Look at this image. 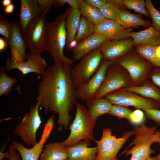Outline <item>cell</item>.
<instances>
[{"mask_svg":"<svg viewBox=\"0 0 160 160\" xmlns=\"http://www.w3.org/2000/svg\"><path fill=\"white\" fill-rule=\"evenodd\" d=\"M149 78L154 84L160 88V67H155L152 70Z\"/></svg>","mask_w":160,"mask_h":160,"instance_id":"f35d334b","label":"cell"},{"mask_svg":"<svg viewBox=\"0 0 160 160\" xmlns=\"http://www.w3.org/2000/svg\"><path fill=\"white\" fill-rule=\"evenodd\" d=\"M116 21L127 28H137L139 26L149 27L152 25L150 21L143 19L140 14L132 13L122 9Z\"/></svg>","mask_w":160,"mask_h":160,"instance_id":"603a6c76","label":"cell"},{"mask_svg":"<svg viewBox=\"0 0 160 160\" xmlns=\"http://www.w3.org/2000/svg\"><path fill=\"white\" fill-rule=\"evenodd\" d=\"M54 124V119L49 118L45 124L40 140L30 148H26L22 143L16 141L12 142L11 145L19 153L22 160H39L43 152L44 145L50 135Z\"/></svg>","mask_w":160,"mask_h":160,"instance_id":"7c38bea8","label":"cell"},{"mask_svg":"<svg viewBox=\"0 0 160 160\" xmlns=\"http://www.w3.org/2000/svg\"><path fill=\"white\" fill-rule=\"evenodd\" d=\"M81 0H64L65 4H68L71 9L80 10Z\"/></svg>","mask_w":160,"mask_h":160,"instance_id":"b9f144b4","label":"cell"},{"mask_svg":"<svg viewBox=\"0 0 160 160\" xmlns=\"http://www.w3.org/2000/svg\"><path fill=\"white\" fill-rule=\"evenodd\" d=\"M76 112L68 129L70 134L61 144L66 147L73 146L81 141H90L93 139L94 130L97 120L91 117L88 110L77 102L75 104Z\"/></svg>","mask_w":160,"mask_h":160,"instance_id":"277c9868","label":"cell"},{"mask_svg":"<svg viewBox=\"0 0 160 160\" xmlns=\"http://www.w3.org/2000/svg\"><path fill=\"white\" fill-rule=\"evenodd\" d=\"M115 2L121 8L124 7L133 9L136 12L150 18L145 7V1L143 0H116Z\"/></svg>","mask_w":160,"mask_h":160,"instance_id":"f1b7e54d","label":"cell"},{"mask_svg":"<svg viewBox=\"0 0 160 160\" xmlns=\"http://www.w3.org/2000/svg\"><path fill=\"white\" fill-rule=\"evenodd\" d=\"M27 60L22 63L14 61L11 58H8L6 63V68L7 72L13 69H17L20 71L23 75L30 73H37L39 76L46 70L47 64L40 54L28 53L26 55Z\"/></svg>","mask_w":160,"mask_h":160,"instance_id":"5bb4252c","label":"cell"},{"mask_svg":"<svg viewBox=\"0 0 160 160\" xmlns=\"http://www.w3.org/2000/svg\"><path fill=\"white\" fill-rule=\"evenodd\" d=\"M132 85L131 79L127 71L114 62L108 67L100 87L92 99L104 97L110 93Z\"/></svg>","mask_w":160,"mask_h":160,"instance_id":"52a82bcc","label":"cell"},{"mask_svg":"<svg viewBox=\"0 0 160 160\" xmlns=\"http://www.w3.org/2000/svg\"><path fill=\"white\" fill-rule=\"evenodd\" d=\"M131 37L121 40H108L99 48L103 58L114 61L131 50L133 47Z\"/></svg>","mask_w":160,"mask_h":160,"instance_id":"9a60e30c","label":"cell"},{"mask_svg":"<svg viewBox=\"0 0 160 160\" xmlns=\"http://www.w3.org/2000/svg\"><path fill=\"white\" fill-rule=\"evenodd\" d=\"M11 51V58L14 61L22 63L26 59V45L21 32L20 23L12 21V33L9 42Z\"/></svg>","mask_w":160,"mask_h":160,"instance_id":"e0dca14e","label":"cell"},{"mask_svg":"<svg viewBox=\"0 0 160 160\" xmlns=\"http://www.w3.org/2000/svg\"><path fill=\"white\" fill-rule=\"evenodd\" d=\"M9 150L6 152L0 153V160H2L5 158H9Z\"/></svg>","mask_w":160,"mask_h":160,"instance_id":"bcb514c9","label":"cell"},{"mask_svg":"<svg viewBox=\"0 0 160 160\" xmlns=\"http://www.w3.org/2000/svg\"><path fill=\"white\" fill-rule=\"evenodd\" d=\"M132 28L124 27L116 21L104 19L100 24L94 25V33L109 40H121L129 38Z\"/></svg>","mask_w":160,"mask_h":160,"instance_id":"2e32d148","label":"cell"},{"mask_svg":"<svg viewBox=\"0 0 160 160\" xmlns=\"http://www.w3.org/2000/svg\"><path fill=\"white\" fill-rule=\"evenodd\" d=\"M103 134L100 140H95L97 150L96 160H116L119 151L130 136L133 134V131L124 132L120 138L112 135L111 128L103 129Z\"/></svg>","mask_w":160,"mask_h":160,"instance_id":"9c48e42d","label":"cell"},{"mask_svg":"<svg viewBox=\"0 0 160 160\" xmlns=\"http://www.w3.org/2000/svg\"><path fill=\"white\" fill-rule=\"evenodd\" d=\"M12 0H3L1 1L2 5L6 7L12 4Z\"/></svg>","mask_w":160,"mask_h":160,"instance_id":"7dc6e473","label":"cell"},{"mask_svg":"<svg viewBox=\"0 0 160 160\" xmlns=\"http://www.w3.org/2000/svg\"><path fill=\"white\" fill-rule=\"evenodd\" d=\"M65 4L64 0H54V5L56 7H62Z\"/></svg>","mask_w":160,"mask_h":160,"instance_id":"f6af8a7d","label":"cell"},{"mask_svg":"<svg viewBox=\"0 0 160 160\" xmlns=\"http://www.w3.org/2000/svg\"><path fill=\"white\" fill-rule=\"evenodd\" d=\"M126 90L140 94L143 97L154 100L160 104V88L148 79L139 86H130Z\"/></svg>","mask_w":160,"mask_h":160,"instance_id":"484cf974","label":"cell"},{"mask_svg":"<svg viewBox=\"0 0 160 160\" xmlns=\"http://www.w3.org/2000/svg\"><path fill=\"white\" fill-rule=\"evenodd\" d=\"M6 67H2L0 69V96H7L10 93L17 79L8 76L6 73Z\"/></svg>","mask_w":160,"mask_h":160,"instance_id":"4dcf8cb0","label":"cell"},{"mask_svg":"<svg viewBox=\"0 0 160 160\" xmlns=\"http://www.w3.org/2000/svg\"><path fill=\"white\" fill-rule=\"evenodd\" d=\"M20 24L22 34H25L31 23L43 14L38 7L36 0H21Z\"/></svg>","mask_w":160,"mask_h":160,"instance_id":"d6986e66","label":"cell"},{"mask_svg":"<svg viewBox=\"0 0 160 160\" xmlns=\"http://www.w3.org/2000/svg\"><path fill=\"white\" fill-rule=\"evenodd\" d=\"M160 144V140L158 142ZM155 160H160V153L157 156L155 157Z\"/></svg>","mask_w":160,"mask_h":160,"instance_id":"681fc988","label":"cell"},{"mask_svg":"<svg viewBox=\"0 0 160 160\" xmlns=\"http://www.w3.org/2000/svg\"><path fill=\"white\" fill-rule=\"evenodd\" d=\"M84 1L88 4L98 8L105 4L107 0H84Z\"/></svg>","mask_w":160,"mask_h":160,"instance_id":"60d3db41","label":"cell"},{"mask_svg":"<svg viewBox=\"0 0 160 160\" xmlns=\"http://www.w3.org/2000/svg\"><path fill=\"white\" fill-rule=\"evenodd\" d=\"M90 141L82 140L76 145L67 147L68 154L67 160H96L97 147H89Z\"/></svg>","mask_w":160,"mask_h":160,"instance_id":"ffe728a7","label":"cell"},{"mask_svg":"<svg viewBox=\"0 0 160 160\" xmlns=\"http://www.w3.org/2000/svg\"><path fill=\"white\" fill-rule=\"evenodd\" d=\"M145 7L152 20L151 26L160 32V12L155 8L151 0H146Z\"/></svg>","mask_w":160,"mask_h":160,"instance_id":"d6a6232c","label":"cell"},{"mask_svg":"<svg viewBox=\"0 0 160 160\" xmlns=\"http://www.w3.org/2000/svg\"><path fill=\"white\" fill-rule=\"evenodd\" d=\"M86 105L91 117L96 120L101 115L108 113L113 105L112 103L105 97L88 100L86 101Z\"/></svg>","mask_w":160,"mask_h":160,"instance_id":"d4e9b609","label":"cell"},{"mask_svg":"<svg viewBox=\"0 0 160 160\" xmlns=\"http://www.w3.org/2000/svg\"><path fill=\"white\" fill-rule=\"evenodd\" d=\"M71 70L70 66L54 63L41 75L37 88L40 107L46 114L53 112L57 114L59 131L69 128L72 119L70 113L77 102Z\"/></svg>","mask_w":160,"mask_h":160,"instance_id":"6da1fadb","label":"cell"},{"mask_svg":"<svg viewBox=\"0 0 160 160\" xmlns=\"http://www.w3.org/2000/svg\"><path fill=\"white\" fill-rule=\"evenodd\" d=\"M94 33V25L85 17L83 16L80 19L79 27L76 36L75 42L77 44Z\"/></svg>","mask_w":160,"mask_h":160,"instance_id":"f546056e","label":"cell"},{"mask_svg":"<svg viewBox=\"0 0 160 160\" xmlns=\"http://www.w3.org/2000/svg\"><path fill=\"white\" fill-rule=\"evenodd\" d=\"M156 53L157 57L160 59V45L156 47Z\"/></svg>","mask_w":160,"mask_h":160,"instance_id":"c3c4849f","label":"cell"},{"mask_svg":"<svg viewBox=\"0 0 160 160\" xmlns=\"http://www.w3.org/2000/svg\"><path fill=\"white\" fill-rule=\"evenodd\" d=\"M9 152V160H22L16 150L11 145L9 146L8 149Z\"/></svg>","mask_w":160,"mask_h":160,"instance_id":"ab89813d","label":"cell"},{"mask_svg":"<svg viewBox=\"0 0 160 160\" xmlns=\"http://www.w3.org/2000/svg\"><path fill=\"white\" fill-rule=\"evenodd\" d=\"M144 120L143 113L141 110L137 109L133 111L129 121L132 124L137 125L143 122Z\"/></svg>","mask_w":160,"mask_h":160,"instance_id":"8d00e7d4","label":"cell"},{"mask_svg":"<svg viewBox=\"0 0 160 160\" xmlns=\"http://www.w3.org/2000/svg\"><path fill=\"white\" fill-rule=\"evenodd\" d=\"M109 40L96 33H94L78 43L72 49L73 59L80 60L90 52L99 48Z\"/></svg>","mask_w":160,"mask_h":160,"instance_id":"ac0fdd59","label":"cell"},{"mask_svg":"<svg viewBox=\"0 0 160 160\" xmlns=\"http://www.w3.org/2000/svg\"><path fill=\"white\" fill-rule=\"evenodd\" d=\"M156 47L147 44H141L136 46L135 51L154 66L160 68V59L156 53Z\"/></svg>","mask_w":160,"mask_h":160,"instance_id":"83f0119b","label":"cell"},{"mask_svg":"<svg viewBox=\"0 0 160 160\" xmlns=\"http://www.w3.org/2000/svg\"><path fill=\"white\" fill-rule=\"evenodd\" d=\"M12 33V21L4 19L2 15H0V34L3 36L9 42Z\"/></svg>","mask_w":160,"mask_h":160,"instance_id":"836d02e7","label":"cell"},{"mask_svg":"<svg viewBox=\"0 0 160 160\" xmlns=\"http://www.w3.org/2000/svg\"><path fill=\"white\" fill-rule=\"evenodd\" d=\"M130 36L132 39L133 46L147 44L157 47L160 45V32L151 25L143 31L132 32Z\"/></svg>","mask_w":160,"mask_h":160,"instance_id":"7402d4cb","label":"cell"},{"mask_svg":"<svg viewBox=\"0 0 160 160\" xmlns=\"http://www.w3.org/2000/svg\"><path fill=\"white\" fill-rule=\"evenodd\" d=\"M113 104L124 106H133L137 109H159L160 104L156 101L144 98L125 89H119L105 96V97Z\"/></svg>","mask_w":160,"mask_h":160,"instance_id":"8fae6325","label":"cell"},{"mask_svg":"<svg viewBox=\"0 0 160 160\" xmlns=\"http://www.w3.org/2000/svg\"><path fill=\"white\" fill-rule=\"evenodd\" d=\"M9 45L8 42L4 38H0V52H2L6 50L7 47Z\"/></svg>","mask_w":160,"mask_h":160,"instance_id":"7bdbcfd3","label":"cell"},{"mask_svg":"<svg viewBox=\"0 0 160 160\" xmlns=\"http://www.w3.org/2000/svg\"><path fill=\"white\" fill-rule=\"evenodd\" d=\"M81 14L80 10L71 9L69 10L65 23L67 31L66 45L68 49H72L76 45L75 40L80 21Z\"/></svg>","mask_w":160,"mask_h":160,"instance_id":"44dd1931","label":"cell"},{"mask_svg":"<svg viewBox=\"0 0 160 160\" xmlns=\"http://www.w3.org/2000/svg\"><path fill=\"white\" fill-rule=\"evenodd\" d=\"M147 118L154 121L160 126V110L156 109H145L143 110Z\"/></svg>","mask_w":160,"mask_h":160,"instance_id":"d590c367","label":"cell"},{"mask_svg":"<svg viewBox=\"0 0 160 160\" xmlns=\"http://www.w3.org/2000/svg\"><path fill=\"white\" fill-rule=\"evenodd\" d=\"M37 5L43 14L50 12L54 5V0H36Z\"/></svg>","mask_w":160,"mask_h":160,"instance_id":"74e56055","label":"cell"},{"mask_svg":"<svg viewBox=\"0 0 160 160\" xmlns=\"http://www.w3.org/2000/svg\"><path fill=\"white\" fill-rule=\"evenodd\" d=\"M80 10L81 14L94 25L100 24L105 19L98 8L88 4L84 0L81 2Z\"/></svg>","mask_w":160,"mask_h":160,"instance_id":"4316f807","label":"cell"},{"mask_svg":"<svg viewBox=\"0 0 160 160\" xmlns=\"http://www.w3.org/2000/svg\"><path fill=\"white\" fill-rule=\"evenodd\" d=\"M37 100L36 104L31 105L29 111L24 113L13 132L28 147H33L38 142L36 132L42 123L39 113L40 101Z\"/></svg>","mask_w":160,"mask_h":160,"instance_id":"8992f818","label":"cell"},{"mask_svg":"<svg viewBox=\"0 0 160 160\" xmlns=\"http://www.w3.org/2000/svg\"><path fill=\"white\" fill-rule=\"evenodd\" d=\"M67 147L59 143H50L45 146L39 160H67Z\"/></svg>","mask_w":160,"mask_h":160,"instance_id":"cb8c5ba5","label":"cell"},{"mask_svg":"<svg viewBox=\"0 0 160 160\" xmlns=\"http://www.w3.org/2000/svg\"><path fill=\"white\" fill-rule=\"evenodd\" d=\"M107 1L98 9L105 19L116 21L121 9L109 0H107Z\"/></svg>","mask_w":160,"mask_h":160,"instance_id":"1f68e13d","label":"cell"},{"mask_svg":"<svg viewBox=\"0 0 160 160\" xmlns=\"http://www.w3.org/2000/svg\"><path fill=\"white\" fill-rule=\"evenodd\" d=\"M68 12V9L54 20L47 22L46 47V50L52 57L54 63H63L70 66L75 60L66 57L63 53L67 39L65 23Z\"/></svg>","mask_w":160,"mask_h":160,"instance_id":"7a4b0ae2","label":"cell"},{"mask_svg":"<svg viewBox=\"0 0 160 160\" xmlns=\"http://www.w3.org/2000/svg\"><path fill=\"white\" fill-rule=\"evenodd\" d=\"M113 63V61L103 58L95 73L87 83L76 89L77 98L86 101L91 99L100 87L105 79L108 67Z\"/></svg>","mask_w":160,"mask_h":160,"instance_id":"4fadbf2b","label":"cell"},{"mask_svg":"<svg viewBox=\"0 0 160 160\" xmlns=\"http://www.w3.org/2000/svg\"><path fill=\"white\" fill-rule=\"evenodd\" d=\"M156 127H149L143 123L140 127L135 126L132 131L135 137L123 153L131 155L129 160H155L150 155L155 151L151 148V145L160 140V131Z\"/></svg>","mask_w":160,"mask_h":160,"instance_id":"3957f363","label":"cell"},{"mask_svg":"<svg viewBox=\"0 0 160 160\" xmlns=\"http://www.w3.org/2000/svg\"><path fill=\"white\" fill-rule=\"evenodd\" d=\"M133 111L125 106L119 105H113L108 114L119 118H124L129 120Z\"/></svg>","mask_w":160,"mask_h":160,"instance_id":"e575fe53","label":"cell"},{"mask_svg":"<svg viewBox=\"0 0 160 160\" xmlns=\"http://www.w3.org/2000/svg\"><path fill=\"white\" fill-rule=\"evenodd\" d=\"M15 9V5L12 3L10 5L5 7L4 12L7 14H11L14 12Z\"/></svg>","mask_w":160,"mask_h":160,"instance_id":"ee69618b","label":"cell"},{"mask_svg":"<svg viewBox=\"0 0 160 160\" xmlns=\"http://www.w3.org/2000/svg\"><path fill=\"white\" fill-rule=\"evenodd\" d=\"M43 14L34 19L29 25L23 37L30 52L40 54L46 50V33L47 22Z\"/></svg>","mask_w":160,"mask_h":160,"instance_id":"30bf717a","label":"cell"},{"mask_svg":"<svg viewBox=\"0 0 160 160\" xmlns=\"http://www.w3.org/2000/svg\"><path fill=\"white\" fill-rule=\"evenodd\" d=\"M103 57L98 49L83 56L71 70V75L77 89L87 83L98 70Z\"/></svg>","mask_w":160,"mask_h":160,"instance_id":"ba28073f","label":"cell"},{"mask_svg":"<svg viewBox=\"0 0 160 160\" xmlns=\"http://www.w3.org/2000/svg\"><path fill=\"white\" fill-rule=\"evenodd\" d=\"M114 62L127 71L134 86L143 85L149 78L154 66L136 51L132 50Z\"/></svg>","mask_w":160,"mask_h":160,"instance_id":"5b68a950","label":"cell"}]
</instances>
